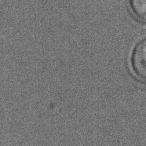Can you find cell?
<instances>
[{"label": "cell", "mask_w": 146, "mask_h": 146, "mask_svg": "<svg viewBox=\"0 0 146 146\" xmlns=\"http://www.w3.org/2000/svg\"><path fill=\"white\" fill-rule=\"evenodd\" d=\"M130 6L138 19L146 21V0H130Z\"/></svg>", "instance_id": "7a4b0ae2"}, {"label": "cell", "mask_w": 146, "mask_h": 146, "mask_svg": "<svg viewBox=\"0 0 146 146\" xmlns=\"http://www.w3.org/2000/svg\"><path fill=\"white\" fill-rule=\"evenodd\" d=\"M130 64L133 73L137 76L146 80V39L139 42L133 48Z\"/></svg>", "instance_id": "6da1fadb"}]
</instances>
